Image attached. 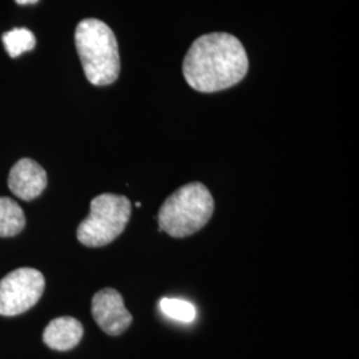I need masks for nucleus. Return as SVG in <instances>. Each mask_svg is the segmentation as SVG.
I'll return each mask as SVG.
<instances>
[{
  "mask_svg": "<svg viewBox=\"0 0 359 359\" xmlns=\"http://www.w3.org/2000/svg\"><path fill=\"white\" fill-rule=\"evenodd\" d=\"M249 60L243 43L226 32L206 34L193 41L182 63V74L193 90L213 93L238 84Z\"/></svg>",
  "mask_w": 359,
  "mask_h": 359,
  "instance_id": "1",
  "label": "nucleus"
},
{
  "mask_svg": "<svg viewBox=\"0 0 359 359\" xmlns=\"http://www.w3.org/2000/svg\"><path fill=\"white\" fill-rule=\"evenodd\" d=\"M75 44L87 80L103 87L120 74V53L114 31L99 19H84L76 27Z\"/></svg>",
  "mask_w": 359,
  "mask_h": 359,
  "instance_id": "2",
  "label": "nucleus"
},
{
  "mask_svg": "<svg viewBox=\"0 0 359 359\" xmlns=\"http://www.w3.org/2000/svg\"><path fill=\"white\" fill-rule=\"evenodd\" d=\"M215 200L201 182H189L172 193L158 210L160 231L182 238L203 229L212 217Z\"/></svg>",
  "mask_w": 359,
  "mask_h": 359,
  "instance_id": "3",
  "label": "nucleus"
},
{
  "mask_svg": "<svg viewBox=\"0 0 359 359\" xmlns=\"http://www.w3.org/2000/svg\"><path fill=\"white\" fill-rule=\"evenodd\" d=\"M132 206L126 196L103 193L90 201L88 217L77 228V240L90 248L111 244L124 231Z\"/></svg>",
  "mask_w": 359,
  "mask_h": 359,
  "instance_id": "4",
  "label": "nucleus"
},
{
  "mask_svg": "<svg viewBox=\"0 0 359 359\" xmlns=\"http://www.w3.org/2000/svg\"><path fill=\"white\" fill-rule=\"evenodd\" d=\"M44 286V276L34 268H19L8 273L0 281V316H19L35 306Z\"/></svg>",
  "mask_w": 359,
  "mask_h": 359,
  "instance_id": "5",
  "label": "nucleus"
},
{
  "mask_svg": "<svg viewBox=\"0 0 359 359\" xmlns=\"http://www.w3.org/2000/svg\"><path fill=\"white\" fill-rule=\"evenodd\" d=\"M92 316L104 333L109 335L124 333L132 323L123 297L112 287H105L93 295Z\"/></svg>",
  "mask_w": 359,
  "mask_h": 359,
  "instance_id": "6",
  "label": "nucleus"
},
{
  "mask_svg": "<svg viewBox=\"0 0 359 359\" xmlns=\"http://www.w3.org/2000/svg\"><path fill=\"white\" fill-rule=\"evenodd\" d=\"M47 187V173L36 161L31 158L19 160L10 170L8 188L19 198L31 201L44 192Z\"/></svg>",
  "mask_w": 359,
  "mask_h": 359,
  "instance_id": "7",
  "label": "nucleus"
},
{
  "mask_svg": "<svg viewBox=\"0 0 359 359\" xmlns=\"http://www.w3.org/2000/svg\"><path fill=\"white\" fill-rule=\"evenodd\" d=\"M83 325L72 317H59L52 320L43 333V341L57 351H67L77 346L83 338Z\"/></svg>",
  "mask_w": 359,
  "mask_h": 359,
  "instance_id": "8",
  "label": "nucleus"
},
{
  "mask_svg": "<svg viewBox=\"0 0 359 359\" xmlns=\"http://www.w3.org/2000/svg\"><path fill=\"white\" fill-rule=\"evenodd\" d=\"M26 217L20 205L8 197H0V237H13L25 229Z\"/></svg>",
  "mask_w": 359,
  "mask_h": 359,
  "instance_id": "9",
  "label": "nucleus"
},
{
  "mask_svg": "<svg viewBox=\"0 0 359 359\" xmlns=\"http://www.w3.org/2000/svg\"><path fill=\"white\" fill-rule=\"evenodd\" d=\"M3 44L11 57H18L22 53L35 48V35L27 28H13L3 35Z\"/></svg>",
  "mask_w": 359,
  "mask_h": 359,
  "instance_id": "10",
  "label": "nucleus"
},
{
  "mask_svg": "<svg viewBox=\"0 0 359 359\" xmlns=\"http://www.w3.org/2000/svg\"><path fill=\"white\" fill-rule=\"evenodd\" d=\"M160 309L161 313L167 316L168 318L185 323L194 321L197 316L196 306L189 301L180 298H161Z\"/></svg>",
  "mask_w": 359,
  "mask_h": 359,
  "instance_id": "11",
  "label": "nucleus"
},
{
  "mask_svg": "<svg viewBox=\"0 0 359 359\" xmlns=\"http://www.w3.org/2000/svg\"><path fill=\"white\" fill-rule=\"evenodd\" d=\"M18 4L20 6H29V4H35L38 3L39 0H15Z\"/></svg>",
  "mask_w": 359,
  "mask_h": 359,
  "instance_id": "12",
  "label": "nucleus"
}]
</instances>
